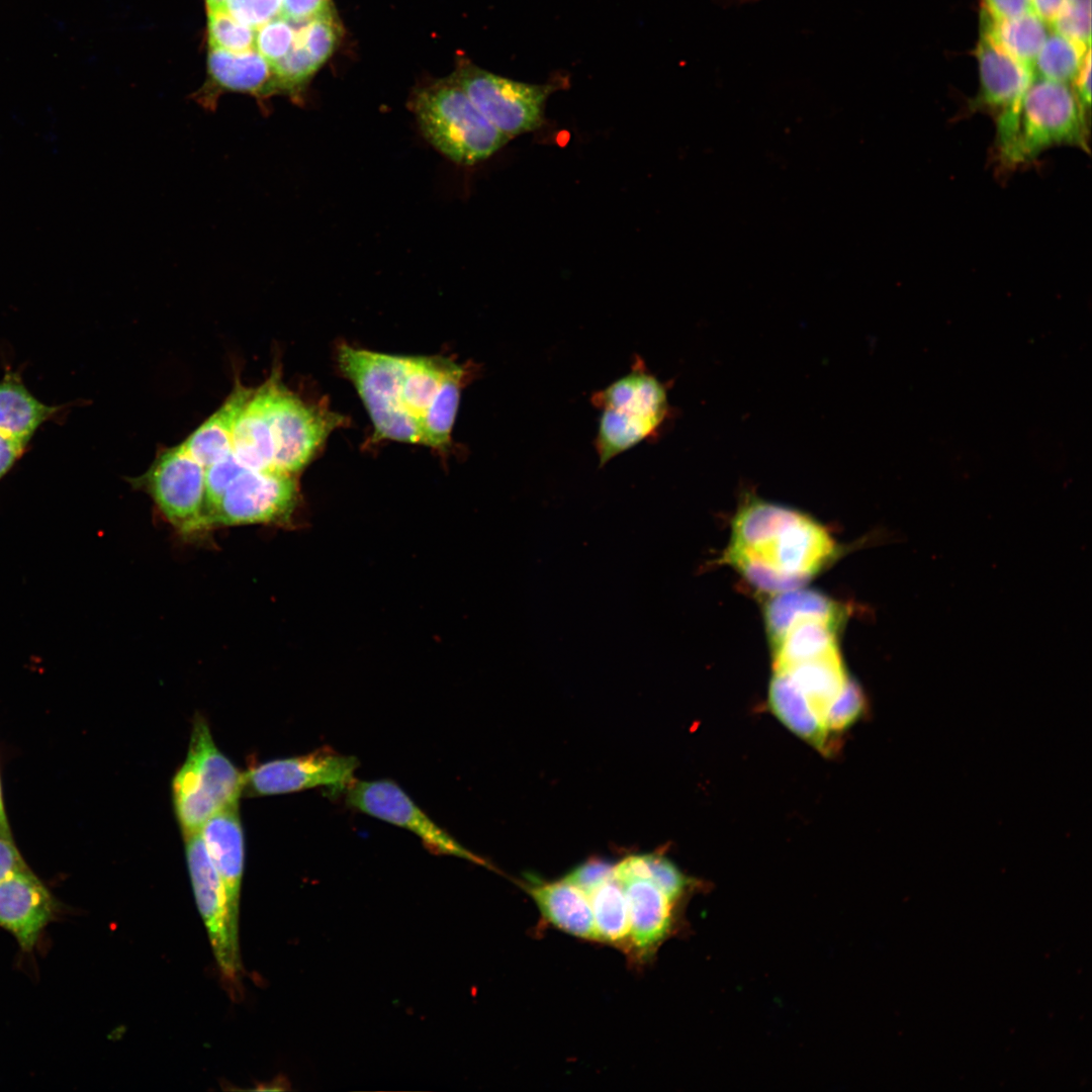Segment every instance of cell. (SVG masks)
Masks as SVG:
<instances>
[{"instance_id": "f35d334b", "label": "cell", "mask_w": 1092, "mask_h": 1092, "mask_svg": "<svg viewBox=\"0 0 1092 1092\" xmlns=\"http://www.w3.org/2000/svg\"><path fill=\"white\" fill-rule=\"evenodd\" d=\"M27 869L13 838L0 836V883Z\"/></svg>"}, {"instance_id": "2e32d148", "label": "cell", "mask_w": 1092, "mask_h": 1092, "mask_svg": "<svg viewBox=\"0 0 1092 1092\" xmlns=\"http://www.w3.org/2000/svg\"><path fill=\"white\" fill-rule=\"evenodd\" d=\"M208 80L195 94V100L208 110L215 108L223 92L251 94L259 101L277 94L272 65L257 51L231 53L210 48Z\"/></svg>"}, {"instance_id": "8d00e7d4", "label": "cell", "mask_w": 1092, "mask_h": 1092, "mask_svg": "<svg viewBox=\"0 0 1092 1092\" xmlns=\"http://www.w3.org/2000/svg\"><path fill=\"white\" fill-rule=\"evenodd\" d=\"M330 9V0H282L280 16L292 23H300Z\"/></svg>"}, {"instance_id": "5bb4252c", "label": "cell", "mask_w": 1092, "mask_h": 1092, "mask_svg": "<svg viewBox=\"0 0 1092 1092\" xmlns=\"http://www.w3.org/2000/svg\"><path fill=\"white\" fill-rule=\"evenodd\" d=\"M297 494L295 475L273 469H246L224 492L211 516V524L284 522L295 507Z\"/></svg>"}, {"instance_id": "484cf974", "label": "cell", "mask_w": 1092, "mask_h": 1092, "mask_svg": "<svg viewBox=\"0 0 1092 1092\" xmlns=\"http://www.w3.org/2000/svg\"><path fill=\"white\" fill-rule=\"evenodd\" d=\"M614 875L620 883L632 879L649 880L677 905L691 890H695V881L681 873L670 858L658 852L627 856L615 863Z\"/></svg>"}, {"instance_id": "cb8c5ba5", "label": "cell", "mask_w": 1092, "mask_h": 1092, "mask_svg": "<svg viewBox=\"0 0 1092 1092\" xmlns=\"http://www.w3.org/2000/svg\"><path fill=\"white\" fill-rule=\"evenodd\" d=\"M980 33L1003 53L1032 69L1050 26L1034 12L995 20L981 10Z\"/></svg>"}, {"instance_id": "8992f818", "label": "cell", "mask_w": 1092, "mask_h": 1092, "mask_svg": "<svg viewBox=\"0 0 1092 1092\" xmlns=\"http://www.w3.org/2000/svg\"><path fill=\"white\" fill-rule=\"evenodd\" d=\"M1088 123L1071 84L1034 77L1022 101L1014 140L1002 161L1008 165L1027 162L1055 146L1085 149Z\"/></svg>"}, {"instance_id": "3957f363", "label": "cell", "mask_w": 1092, "mask_h": 1092, "mask_svg": "<svg viewBox=\"0 0 1092 1092\" xmlns=\"http://www.w3.org/2000/svg\"><path fill=\"white\" fill-rule=\"evenodd\" d=\"M412 105L427 141L456 164L482 162L511 140L482 115L454 76L419 90Z\"/></svg>"}, {"instance_id": "4dcf8cb0", "label": "cell", "mask_w": 1092, "mask_h": 1092, "mask_svg": "<svg viewBox=\"0 0 1092 1092\" xmlns=\"http://www.w3.org/2000/svg\"><path fill=\"white\" fill-rule=\"evenodd\" d=\"M257 52L271 64L282 59L291 50L295 37L292 22L278 16L256 29Z\"/></svg>"}, {"instance_id": "7402d4cb", "label": "cell", "mask_w": 1092, "mask_h": 1092, "mask_svg": "<svg viewBox=\"0 0 1092 1092\" xmlns=\"http://www.w3.org/2000/svg\"><path fill=\"white\" fill-rule=\"evenodd\" d=\"M804 620L822 621L839 631L844 611L832 599L804 587L771 596L764 611L770 647L792 625Z\"/></svg>"}, {"instance_id": "d4e9b609", "label": "cell", "mask_w": 1092, "mask_h": 1092, "mask_svg": "<svg viewBox=\"0 0 1092 1092\" xmlns=\"http://www.w3.org/2000/svg\"><path fill=\"white\" fill-rule=\"evenodd\" d=\"M768 706L794 734L820 751L826 750L829 732L807 699L781 673L772 672L768 687Z\"/></svg>"}, {"instance_id": "f1b7e54d", "label": "cell", "mask_w": 1092, "mask_h": 1092, "mask_svg": "<svg viewBox=\"0 0 1092 1092\" xmlns=\"http://www.w3.org/2000/svg\"><path fill=\"white\" fill-rule=\"evenodd\" d=\"M294 41L302 46L321 67L333 54L340 39V25L332 10L299 23Z\"/></svg>"}, {"instance_id": "9c48e42d", "label": "cell", "mask_w": 1092, "mask_h": 1092, "mask_svg": "<svg viewBox=\"0 0 1092 1092\" xmlns=\"http://www.w3.org/2000/svg\"><path fill=\"white\" fill-rule=\"evenodd\" d=\"M454 78L482 115L509 139L543 123L551 85L514 81L473 66L462 68Z\"/></svg>"}, {"instance_id": "277c9868", "label": "cell", "mask_w": 1092, "mask_h": 1092, "mask_svg": "<svg viewBox=\"0 0 1092 1092\" xmlns=\"http://www.w3.org/2000/svg\"><path fill=\"white\" fill-rule=\"evenodd\" d=\"M601 411L595 440L600 467L653 437L669 415L666 388L640 357L632 370L592 396Z\"/></svg>"}, {"instance_id": "f546056e", "label": "cell", "mask_w": 1092, "mask_h": 1092, "mask_svg": "<svg viewBox=\"0 0 1092 1092\" xmlns=\"http://www.w3.org/2000/svg\"><path fill=\"white\" fill-rule=\"evenodd\" d=\"M254 28L238 21L226 8L208 11L210 48L245 53L255 48Z\"/></svg>"}, {"instance_id": "60d3db41", "label": "cell", "mask_w": 1092, "mask_h": 1092, "mask_svg": "<svg viewBox=\"0 0 1092 1092\" xmlns=\"http://www.w3.org/2000/svg\"><path fill=\"white\" fill-rule=\"evenodd\" d=\"M24 452L0 434V480L12 469Z\"/></svg>"}, {"instance_id": "52a82bcc", "label": "cell", "mask_w": 1092, "mask_h": 1092, "mask_svg": "<svg viewBox=\"0 0 1092 1092\" xmlns=\"http://www.w3.org/2000/svg\"><path fill=\"white\" fill-rule=\"evenodd\" d=\"M273 470L295 475L322 448L330 434L347 419L324 404L308 403L276 376L271 406Z\"/></svg>"}, {"instance_id": "e575fe53", "label": "cell", "mask_w": 1092, "mask_h": 1092, "mask_svg": "<svg viewBox=\"0 0 1092 1092\" xmlns=\"http://www.w3.org/2000/svg\"><path fill=\"white\" fill-rule=\"evenodd\" d=\"M615 863L601 857H590L568 872L562 880L582 891L587 897L603 884L615 879Z\"/></svg>"}, {"instance_id": "ab89813d", "label": "cell", "mask_w": 1092, "mask_h": 1092, "mask_svg": "<svg viewBox=\"0 0 1092 1092\" xmlns=\"http://www.w3.org/2000/svg\"><path fill=\"white\" fill-rule=\"evenodd\" d=\"M1079 104L1087 117L1091 106V52L1089 51L1084 62L1071 83Z\"/></svg>"}, {"instance_id": "8fae6325", "label": "cell", "mask_w": 1092, "mask_h": 1092, "mask_svg": "<svg viewBox=\"0 0 1092 1092\" xmlns=\"http://www.w3.org/2000/svg\"><path fill=\"white\" fill-rule=\"evenodd\" d=\"M975 57L979 91L970 106L995 113L996 143L1003 157L1014 140L1022 101L1034 79L1033 70L1003 53L981 33Z\"/></svg>"}, {"instance_id": "603a6c76", "label": "cell", "mask_w": 1092, "mask_h": 1092, "mask_svg": "<svg viewBox=\"0 0 1092 1092\" xmlns=\"http://www.w3.org/2000/svg\"><path fill=\"white\" fill-rule=\"evenodd\" d=\"M253 391L238 382L218 410L182 443L204 468L232 453L236 422Z\"/></svg>"}, {"instance_id": "d590c367", "label": "cell", "mask_w": 1092, "mask_h": 1092, "mask_svg": "<svg viewBox=\"0 0 1092 1092\" xmlns=\"http://www.w3.org/2000/svg\"><path fill=\"white\" fill-rule=\"evenodd\" d=\"M282 0H226L225 8L241 23L254 29L280 16Z\"/></svg>"}, {"instance_id": "d6a6232c", "label": "cell", "mask_w": 1092, "mask_h": 1092, "mask_svg": "<svg viewBox=\"0 0 1092 1092\" xmlns=\"http://www.w3.org/2000/svg\"><path fill=\"white\" fill-rule=\"evenodd\" d=\"M864 708V697L853 679H849L842 692L829 707L823 723L829 732H840L854 723Z\"/></svg>"}, {"instance_id": "d6986e66", "label": "cell", "mask_w": 1092, "mask_h": 1092, "mask_svg": "<svg viewBox=\"0 0 1092 1092\" xmlns=\"http://www.w3.org/2000/svg\"><path fill=\"white\" fill-rule=\"evenodd\" d=\"M277 373L273 372L254 389L235 425L232 453L246 469H272L274 446L270 406Z\"/></svg>"}, {"instance_id": "74e56055", "label": "cell", "mask_w": 1092, "mask_h": 1092, "mask_svg": "<svg viewBox=\"0 0 1092 1092\" xmlns=\"http://www.w3.org/2000/svg\"><path fill=\"white\" fill-rule=\"evenodd\" d=\"M984 11L995 20L1014 18L1034 12L1031 0H982Z\"/></svg>"}, {"instance_id": "5b68a950", "label": "cell", "mask_w": 1092, "mask_h": 1092, "mask_svg": "<svg viewBox=\"0 0 1092 1092\" xmlns=\"http://www.w3.org/2000/svg\"><path fill=\"white\" fill-rule=\"evenodd\" d=\"M245 777L216 747L209 727L197 715L187 757L172 783L173 803L184 837L198 833L214 814L238 806Z\"/></svg>"}, {"instance_id": "9a60e30c", "label": "cell", "mask_w": 1092, "mask_h": 1092, "mask_svg": "<svg viewBox=\"0 0 1092 1092\" xmlns=\"http://www.w3.org/2000/svg\"><path fill=\"white\" fill-rule=\"evenodd\" d=\"M58 909L51 890L30 869L0 883V927L15 937L23 951L35 947Z\"/></svg>"}, {"instance_id": "6da1fadb", "label": "cell", "mask_w": 1092, "mask_h": 1092, "mask_svg": "<svg viewBox=\"0 0 1092 1092\" xmlns=\"http://www.w3.org/2000/svg\"><path fill=\"white\" fill-rule=\"evenodd\" d=\"M338 362L373 424V441L440 451L451 445L461 390L470 370L442 356H398L341 346Z\"/></svg>"}, {"instance_id": "7bdbcfd3", "label": "cell", "mask_w": 1092, "mask_h": 1092, "mask_svg": "<svg viewBox=\"0 0 1092 1092\" xmlns=\"http://www.w3.org/2000/svg\"><path fill=\"white\" fill-rule=\"evenodd\" d=\"M207 5V11L225 8L226 0H205Z\"/></svg>"}, {"instance_id": "4316f807", "label": "cell", "mask_w": 1092, "mask_h": 1092, "mask_svg": "<svg viewBox=\"0 0 1092 1092\" xmlns=\"http://www.w3.org/2000/svg\"><path fill=\"white\" fill-rule=\"evenodd\" d=\"M596 940L627 947L629 915L625 892L615 879L588 895Z\"/></svg>"}, {"instance_id": "44dd1931", "label": "cell", "mask_w": 1092, "mask_h": 1092, "mask_svg": "<svg viewBox=\"0 0 1092 1092\" xmlns=\"http://www.w3.org/2000/svg\"><path fill=\"white\" fill-rule=\"evenodd\" d=\"M526 890L551 925L572 936L596 940L589 899L582 891L564 880L531 883Z\"/></svg>"}, {"instance_id": "1f68e13d", "label": "cell", "mask_w": 1092, "mask_h": 1092, "mask_svg": "<svg viewBox=\"0 0 1092 1092\" xmlns=\"http://www.w3.org/2000/svg\"><path fill=\"white\" fill-rule=\"evenodd\" d=\"M246 468L233 453L205 467V509L211 524V516L230 485Z\"/></svg>"}, {"instance_id": "83f0119b", "label": "cell", "mask_w": 1092, "mask_h": 1092, "mask_svg": "<svg viewBox=\"0 0 1092 1092\" xmlns=\"http://www.w3.org/2000/svg\"><path fill=\"white\" fill-rule=\"evenodd\" d=\"M1089 51L1083 42L1050 31L1033 62L1034 77L1071 84Z\"/></svg>"}, {"instance_id": "ffe728a7", "label": "cell", "mask_w": 1092, "mask_h": 1092, "mask_svg": "<svg viewBox=\"0 0 1092 1092\" xmlns=\"http://www.w3.org/2000/svg\"><path fill=\"white\" fill-rule=\"evenodd\" d=\"M64 408L40 401L15 372L0 381V434L24 451L40 426Z\"/></svg>"}, {"instance_id": "4fadbf2b", "label": "cell", "mask_w": 1092, "mask_h": 1092, "mask_svg": "<svg viewBox=\"0 0 1092 1092\" xmlns=\"http://www.w3.org/2000/svg\"><path fill=\"white\" fill-rule=\"evenodd\" d=\"M359 760L322 746L307 754L274 759L244 772L250 795H278L326 787L332 793L346 791L356 780Z\"/></svg>"}, {"instance_id": "e0dca14e", "label": "cell", "mask_w": 1092, "mask_h": 1092, "mask_svg": "<svg viewBox=\"0 0 1092 1092\" xmlns=\"http://www.w3.org/2000/svg\"><path fill=\"white\" fill-rule=\"evenodd\" d=\"M620 885L628 905L627 948L638 958H648L672 933L678 905L649 880L632 879Z\"/></svg>"}, {"instance_id": "ba28073f", "label": "cell", "mask_w": 1092, "mask_h": 1092, "mask_svg": "<svg viewBox=\"0 0 1092 1092\" xmlns=\"http://www.w3.org/2000/svg\"><path fill=\"white\" fill-rule=\"evenodd\" d=\"M205 468L181 444L158 455L141 484L179 534L193 537L208 527Z\"/></svg>"}, {"instance_id": "b9f144b4", "label": "cell", "mask_w": 1092, "mask_h": 1092, "mask_svg": "<svg viewBox=\"0 0 1092 1092\" xmlns=\"http://www.w3.org/2000/svg\"><path fill=\"white\" fill-rule=\"evenodd\" d=\"M1031 2L1034 13L1051 27L1065 0H1031Z\"/></svg>"}, {"instance_id": "30bf717a", "label": "cell", "mask_w": 1092, "mask_h": 1092, "mask_svg": "<svg viewBox=\"0 0 1092 1092\" xmlns=\"http://www.w3.org/2000/svg\"><path fill=\"white\" fill-rule=\"evenodd\" d=\"M186 857L197 907L206 927L220 975L231 995L241 990L242 963L238 929L230 919L220 877L198 833L185 837Z\"/></svg>"}, {"instance_id": "836d02e7", "label": "cell", "mask_w": 1092, "mask_h": 1092, "mask_svg": "<svg viewBox=\"0 0 1092 1092\" xmlns=\"http://www.w3.org/2000/svg\"><path fill=\"white\" fill-rule=\"evenodd\" d=\"M1051 27L1065 36L1090 47L1091 0H1065Z\"/></svg>"}, {"instance_id": "ac0fdd59", "label": "cell", "mask_w": 1092, "mask_h": 1092, "mask_svg": "<svg viewBox=\"0 0 1092 1092\" xmlns=\"http://www.w3.org/2000/svg\"><path fill=\"white\" fill-rule=\"evenodd\" d=\"M199 835L223 885L231 922L239 930L245 848L238 806L224 809L207 819Z\"/></svg>"}, {"instance_id": "7c38bea8", "label": "cell", "mask_w": 1092, "mask_h": 1092, "mask_svg": "<svg viewBox=\"0 0 1092 1092\" xmlns=\"http://www.w3.org/2000/svg\"><path fill=\"white\" fill-rule=\"evenodd\" d=\"M346 792L349 806L412 831L429 851L454 855L492 869L484 858L465 848L437 825L394 782L355 781Z\"/></svg>"}, {"instance_id": "7a4b0ae2", "label": "cell", "mask_w": 1092, "mask_h": 1092, "mask_svg": "<svg viewBox=\"0 0 1092 1092\" xmlns=\"http://www.w3.org/2000/svg\"><path fill=\"white\" fill-rule=\"evenodd\" d=\"M830 533L808 515L749 496L732 522L725 562L770 596L804 587L835 556Z\"/></svg>"}]
</instances>
